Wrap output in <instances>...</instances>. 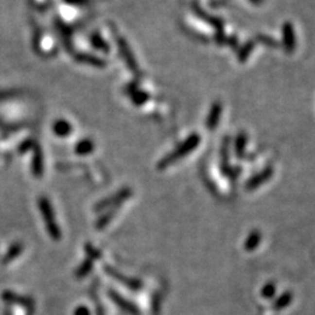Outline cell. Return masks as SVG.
Segmentation results:
<instances>
[{
    "mask_svg": "<svg viewBox=\"0 0 315 315\" xmlns=\"http://www.w3.org/2000/svg\"><path fill=\"white\" fill-rule=\"evenodd\" d=\"M281 45L285 52L292 54L297 48L296 29L291 22H284L281 26Z\"/></svg>",
    "mask_w": 315,
    "mask_h": 315,
    "instance_id": "obj_1",
    "label": "cell"
},
{
    "mask_svg": "<svg viewBox=\"0 0 315 315\" xmlns=\"http://www.w3.org/2000/svg\"><path fill=\"white\" fill-rule=\"evenodd\" d=\"M222 112H223V105L221 102H215L210 107L208 116L206 119V126L208 130H215L218 122L221 121Z\"/></svg>",
    "mask_w": 315,
    "mask_h": 315,
    "instance_id": "obj_2",
    "label": "cell"
},
{
    "mask_svg": "<svg viewBox=\"0 0 315 315\" xmlns=\"http://www.w3.org/2000/svg\"><path fill=\"white\" fill-rule=\"evenodd\" d=\"M255 46H256V41L255 40H250L247 41V42H245L243 46L241 47V48L238 49L237 52V61L241 63H244L246 62L247 58L251 54H252L253 49H255Z\"/></svg>",
    "mask_w": 315,
    "mask_h": 315,
    "instance_id": "obj_3",
    "label": "cell"
},
{
    "mask_svg": "<svg viewBox=\"0 0 315 315\" xmlns=\"http://www.w3.org/2000/svg\"><path fill=\"white\" fill-rule=\"evenodd\" d=\"M122 55H124L125 60L127 58V64L128 67H130L131 69L133 70V71H137V69H138V66H137V62L133 60L132 57V52H131L130 48H128L127 45H125V43L122 42Z\"/></svg>",
    "mask_w": 315,
    "mask_h": 315,
    "instance_id": "obj_4",
    "label": "cell"
},
{
    "mask_svg": "<svg viewBox=\"0 0 315 315\" xmlns=\"http://www.w3.org/2000/svg\"><path fill=\"white\" fill-rule=\"evenodd\" d=\"M257 42H261L262 45H266L267 47H271V48H276V47L279 46L278 42H276V40H273L272 37L267 36V35L259 34L257 36Z\"/></svg>",
    "mask_w": 315,
    "mask_h": 315,
    "instance_id": "obj_5",
    "label": "cell"
},
{
    "mask_svg": "<svg viewBox=\"0 0 315 315\" xmlns=\"http://www.w3.org/2000/svg\"><path fill=\"white\" fill-rule=\"evenodd\" d=\"M69 130L70 126L68 125V122H57L56 125H55V131H56L58 134H66Z\"/></svg>",
    "mask_w": 315,
    "mask_h": 315,
    "instance_id": "obj_6",
    "label": "cell"
},
{
    "mask_svg": "<svg viewBox=\"0 0 315 315\" xmlns=\"http://www.w3.org/2000/svg\"><path fill=\"white\" fill-rule=\"evenodd\" d=\"M136 97H134V102H136V103H138V104H141V103H144L145 101H147V95H146V93L144 92H138V93H136Z\"/></svg>",
    "mask_w": 315,
    "mask_h": 315,
    "instance_id": "obj_7",
    "label": "cell"
},
{
    "mask_svg": "<svg viewBox=\"0 0 315 315\" xmlns=\"http://www.w3.org/2000/svg\"><path fill=\"white\" fill-rule=\"evenodd\" d=\"M249 1L251 2V4H253L256 6H259V5L262 4V1H264V0H249Z\"/></svg>",
    "mask_w": 315,
    "mask_h": 315,
    "instance_id": "obj_8",
    "label": "cell"
}]
</instances>
